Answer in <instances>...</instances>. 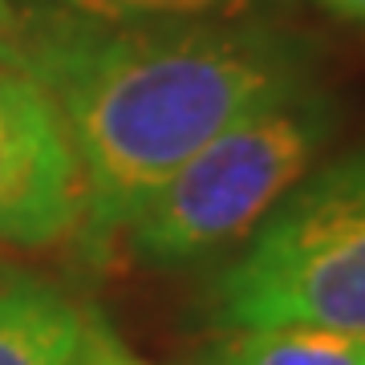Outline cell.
Listing matches in <instances>:
<instances>
[{"instance_id": "obj_1", "label": "cell", "mask_w": 365, "mask_h": 365, "mask_svg": "<svg viewBox=\"0 0 365 365\" xmlns=\"http://www.w3.org/2000/svg\"><path fill=\"white\" fill-rule=\"evenodd\" d=\"M13 61L49 93L73 146L81 248H114L130 215L248 110L300 90V49L240 21H86L41 13Z\"/></svg>"}, {"instance_id": "obj_2", "label": "cell", "mask_w": 365, "mask_h": 365, "mask_svg": "<svg viewBox=\"0 0 365 365\" xmlns=\"http://www.w3.org/2000/svg\"><path fill=\"white\" fill-rule=\"evenodd\" d=\"M333 118L304 86L199 146L130 215L118 244L146 268H182L248 240L325 150Z\"/></svg>"}, {"instance_id": "obj_3", "label": "cell", "mask_w": 365, "mask_h": 365, "mask_svg": "<svg viewBox=\"0 0 365 365\" xmlns=\"http://www.w3.org/2000/svg\"><path fill=\"white\" fill-rule=\"evenodd\" d=\"M223 329L313 325L365 337V150L309 170L215 284Z\"/></svg>"}, {"instance_id": "obj_4", "label": "cell", "mask_w": 365, "mask_h": 365, "mask_svg": "<svg viewBox=\"0 0 365 365\" xmlns=\"http://www.w3.org/2000/svg\"><path fill=\"white\" fill-rule=\"evenodd\" d=\"M81 223L73 146L49 93L16 66L0 61V244L53 248Z\"/></svg>"}, {"instance_id": "obj_5", "label": "cell", "mask_w": 365, "mask_h": 365, "mask_svg": "<svg viewBox=\"0 0 365 365\" xmlns=\"http://www.w3.org/2000/svg\"><path fill=\"white\" fill-rule=\"evenodd\" d=\"M90 313L61 284L21 272L0 292V365H73Z\"/></svg>"}, {"instance_id": "obj_6", "label": "cell", "mask_w": 365, "mask_h": 365, "mask_svg": "<svg viewBox=\"0 0 365 365\" xmlns=\"http://www.w3.org/2000/svg\"><path fill=\"white\" fill-rule=\"evenodd\" d=\"M191 365H365V337L313 325L227 329Z\"/></svg>"}, {"instance_id": "obj_7", "label": "cell", "mask_w": 365, "mask_h": 365, "mask_svg": "<svg viewBox=\"0 0 365 365\" xmlns=\"http://www.w3.org/2000/svg\"><path fill=\"white\" fill-rule=\"evenodd\" d=\"M45 13L86 16V21H170V16H207L227 0H41Z\"/></svg>"}, {"instance_id": "obj_8", "label": "cell", "mask_w": 365, "mask_h": 365, "mask_svg": "<svg viewBox=\"0 0 365 365\" xmlns=\"http://www.w3.org/2000/svg\"><path fill=\"white\" fill-rule=\"evenodd\" d=\"M73 365H150V361L130 353L102 317L90 313V325H86V337H81V349L73 357Z\"/></svg>"}, {"instance_id": "obj_9", "label": "cell", "mask_w": 365, "mask_h": 365, "mask_svg": "<svg viewBox=\"0 0 365 365\" xmlns=\"http://www.w3.org/2000/svg\"><path fill=\"white\" fill-rule=\"evenodd\" d=\"M329 9H337V13L353 16V21H361L365 25V0H325Z\"/></svg>"}, {"instance_id": "obj_10", "label": "cell", "mask_w": 365, "mask_h": 365, "mask_svg": "<svg viewBox=\"0 0 365 365\" xmlns=\"http://www.w3.org/2000/svg\"><path fill=\"white\" fill-rule=\"evenodd\" d=\"M16 276H21V268H13V264H9V260H0V292H4V288L13 284Z\"/></svg>"}, {"instance_id": "obj_11", "label": "cell", "mask_w": 365, "mask_h": 365, "mask_svg": "<svg viewBox=\"0 0 365 365\" xmlns=\"http://www.w3.org/2000/svg\"><path fill=\"white\" fill-rule=\"evenodd\" d=\"M4 57H13V41L0 37V61H4Z\"/></svg>"}, {"instance_id": "obj_12", "label": "cell", "mask_w": 365, "mask_h": 365, "mask_svg": "<svg viewBox=\"0 0 365 365\" xmlns=\"http://www.w3.org/2000/svg\"><path fill=\"white\" fill-rule=\"evenodd\" d=\"M4 21H9V4H4V0H0V25H4Z\"/></svg>"}]
</instances>
